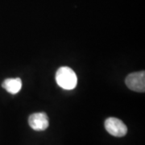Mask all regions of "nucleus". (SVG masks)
<instances>
[{
  "label": "nucleus",
  "instance_id": "39448f33",
  "mask_svg": "<svg viewBox=\"0 0 145 145\" xmlns=\"http://www.w3.org/2000/svg\"><path fill=\"white\" fill-rule=\"evenodd\" d=\"M3 88H4L8 93L16 94L20 92L22 87V82L20 78H7L2 84Z\"/></svg>",
  "mask_w": 145,
  "mask_h": 145
},
{
  "label": "nucleus",
  "instance_id": "7ed1b4c3",
  "mask_svg": "<svg viewBox=\"0 0 145 145\" xmlns=\"http://www.w3.org/2000/svg\"><path fill=\"white\" fill-rule=\"evenodd\" d=\"M127 86L135 92L144 93L145 90V72L144 71L132 72L129 74L125 80Z\"/></svg>",
  "mask_w": 145,
  "mask_h": 145
},
{
  "label": "nucleus",
  "instance_id": "f03ea898",
  "mask_svg": "<svg viewBox=\"0 0 145 145\" xmlns=\"http://www.w3.org/2000/svg\"><path fill=\"white\" fill-rule=\"evenodd\" d=\"M105 128L109 134L115 137H123L127 133V127L123 121L110 117L105 121Z\"/></svg>",
  "mask_w": 145,
  "mask_h": 145
},
{
  "label": "nucleus",
  "instance_id": "20e7f679",
  "mask_svg": "<svg viewBox=\"0 0 145 145\" xmlns=\"http://www.w3.org/2000/svg\"><path fill=\"white\" fill-rule=\"evenodd\" d=\"M28 123L32 129L36 131H42L48 127V117L44 112L34 113L29 116Z\"/></svg>",
  "mask_w": 145,
  "mask_h": 145
},
{
  "label": "nucleus",
  "instance_id": "f257e3e1",
  "mask_svg": "<svg viewBox=\"0 0 145 145\" xmlns=\"http://www.w3.org/2000/svg\"><path fill=\"white\" fill-rule=\"evenodd\" d=\"M56 81L60 87L67 90L74 89L78 84V78L76 73L71 68L67 66H62L57 70Z\"/></svg>",
  "mask_w": 145,
  "mask_h": 145
}]
</instances>
